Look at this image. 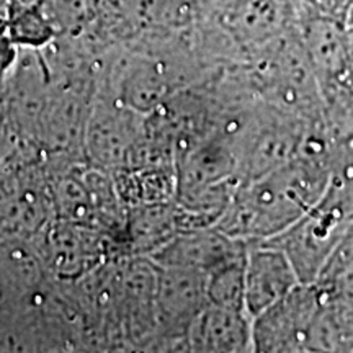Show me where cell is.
Wrapping results in <instances>:
<instances>
[{"instance_id":"obj_8","label":"cell","mask_w":353,"mask_h":353,"mask_svg":"<svg viewBox=\"0 0 353 353\" xmlns=\"http://www.w3.org/2000/svg\"><path fill=\"white\" fill-rule=\"evenodd\" d=\"M187 347L198 352H254L252 317L241 309L208 303L190 325Z\"/></svg>"},{"instance_id":"obj_5","label":"cell","mask_w":353,"mask_h":353,"mask_svg":"<svg viewBox=\"0 0 353 353\" xmlns=\"http://www.w3.org/2000/svg\"><path fill=\"white\" fill-rule=\"evenodd\" d=\"M299 275L288 254L270 241L247 242L244 262V298L250 317L272 306L296 288Z\"/></svg>"},{"instance_id":"obj_6","label":"cell","mask_w":353,"mask_h":353,"mask_svg":"<svg viewBox=\"0 0 353 353\" xmlns=\"http://www.w3.org/2000/svg\"><path fill=\"white\" fill-rule=\"evenodd\" d=\"M247 242L228 236L221 229H187L151 254L159 267L192 268L210 273L219 265L245 254Z\"/></svg>"},{"instance_id":"obj_1","label":"cell","mask_w":353,"mask_h":353,"mask_svg":"<svg viewBox=\"0 0 353 353\" xmlns=\"http://www.w3.org/2000/svg\"><path fill=\"white\" fill-rule=\"evenodd\" d=\"M332 161L298 154L288 164L236 188L216 228L242 242L276 237L324 193Z\"/></svg>"},{"instance_id":"obj_4","label":"cell","mask_w":353,"mask_h":353,"mask_svg":"<svg viewBox=\"0 0 353 353\" xmlns=\"http://www.w3.org/2000/svg\"><path fill=\"white\" fill-rule=\"evenodd\" d=\"M157 267L156 321L157 330L169 341H185L192 322L208 304L206 275L192 268Z\"/></svg>"},{"instance_id":"obj_10","label":"cell","mask_w":353,"mask_h":353,"mask_svg":"<svg viewBox=\"0 0 353 353\" xmlns=\"http://www.w3.org/2000/svg\"><path fill=\"white\" fill-rule=\"evenodd\" d=\"M44 254L52 270L64 276L76 275L90 267L92 260L99 259V242L87 228H76V223L61 224L52 228L46 236Z\"/></svg>"},{"instance_id":"obj_3","label":"cell","mask_w":353,"mask_h":353,"mask_svg":"<svg viewBox=\"0 0 353 353\" xmlns=\"http://www.w3.org/2000/svg\"><path fill=\"white\" fill-rule=\"evenodd\" d=\"M219 21L234 43L257 52L293 32L299 7L296 0H219Z\"/></svg>"},{"instance_id":"obj_9","label":"cell","mask_w":353,"mask_h":353,"mask_svg":"<svg viewBox=\"0 0 353 353\" xmlns=\"http://www.w3.org/2000/svg\"><path fill=\"white\" fill-rule=\"evenodd\" d=\"M134 113L105 105L94 108L87 120L85 143L88 154L97 164L114 167L130 161L139 131L138 126L132 125Z\"/></svg>"},{"instance_id":"obj_7","label":"cell","mask_w":353,"mask_h":353,"mask_svg":"<svg viewBox=\"0 0 353 353\" xmlns=\"http://www.w3.org/2000/svg\"><path fill=\"white\" fill-rule=\"evenodd\" d=\"M299 37L319 83L337 87L350 70L347 30L325 13L299 15Z\"/></svg>"},{"instance_id":"obj_11","label":"cell","mask_w":353,"mask_h":353,"mask_svg":"<svg viewBox=\"0 0 353 353\" xmlns=\"http://www.w3.org/2000/svg\"><path fill=\"white\" fill-rule=\"evenodd\" d=\"M245 254L219 265L206 275V298L210 304L231 309H245L244 298Z\"/></svg>"},{"instance_id":"obj_2","label":"cell","mask_w":353,"mask_h":353,"mask_svg":"<svg viewBox=\"0 0 353 353\" xmlns=\"http://www.w3.org/2000/svg\"><path fill=\"white\" fill-rule=\"evenodd\" d=\"M317 283H299L252 317L254 352H314L317 322L325 303Z\"/></svg>"}]
</instances>
